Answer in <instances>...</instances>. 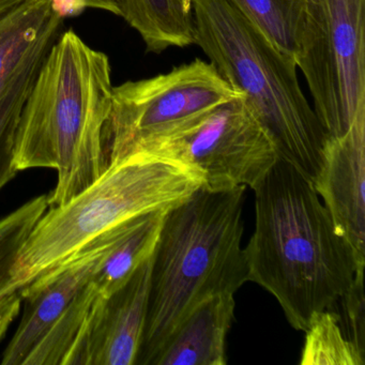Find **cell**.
<instances>
[{
  "label": "cell",
  "instance_id": "cell-5",
  "mask_svg": "<svg viewBox=\"0 0 365 365\" xmlns=\"http://www.w3.org/2000/svg\"><path fill=\"white\" fill-rule=\"evenodd\" d=\"M202 185L198 173L153 153H136L108 164L69 202L48 207L16 257L10 290L61 266L127 220L178 206Z\"/></svg>",
  "mask_w": 365,
  "mask_h": 365
},
{
  "label": "cell",
  "instance_id": "cell-7",
  "mask_svg": "<svg viewBox=\"0 0 365 365\" xmlns=\"http://www.w3.org/2000/svg\"><path fill=\"white\" fill-rule=\"evenodd\" d=\"M240 96L212 63L200 58L114 87L106 125L108 165L142 153L195 117Z\"/></svg>",
  "mask_w": 365,
  "mask_h": 365
},
{
  "label": "cell",
  "instance_id": "cell-18",
  "mask_svg": "<svg viewBox=\"0 0 365 365\" xmlns=\"http://www.w3.org/2000/svg\"><path fill=\"white\" fill-rule=\"evenodd\" d=\"M99 294L89 281L29 352L23 365H63Z\"/></svg>",
  "mask_w": 365,
  "mask_h": 365
},
{
  "label": "cell",
  "instance_id": "cell-21",
  "mask_svg": "<svg viewBox=\"0 0 365 365\" xmlns=\"http://www.w3.org/2000/svg\"><path fill=\"white\" fill-rule=\"evenodd\" d=\"M339 301H341L348 328L346 336L365 356L364 268L356 270L351 285Z\"/></svg>",
  "mask_w": 365,
  "mask_h": 365
},
{
  "label": "cell",
  "instance_id": "cell-12",
  "mask_svg": "<svg viewBox=\"0 0 365 365\" xmlns=\"http://www.w3.org/2000/svg\"><path fill=\"white\" fill-rule=\"evenodd\" d=\"M234 296L217 294L194 307L150 365H225L226 337L235 319Z\"/></svg>",
  "mask_w": 365,
  "mask_h": 365
},
{
  "label": "cell",
  "instance_id": "cell-23",
  "mask_svg": "<svg viewBox=\"0 0 365 365\" xmlns=\"http://www.w3.org/2000/svg\"><path fill=\"white\" fill-rule=\"evenodd\" d=\"M76 11L85 8L103 10L117 16L123 18L125 14V0H73Z\"/></svg>",
  "mask_w": 365,
  "mask_h": 365
},
{
  "label": "cell",
  "instance_id": "cell-3",
  "mask_svg": "<svg viewBox=\"0 0 365 365\" xmlns=\"http://www.w3.org/2000/svg\"><path fill=\"white\" fill-rule=\"evenodd\" d=\"M245 189L196 190L164 217L153 253L144 334L135 365H150L183 318L206 299L247 282Z\"/></svg>",
  "mask_w": 365,
  "mask_h": 365
},
{
  "label": "cell",
  "instance_id": "cell-8",
  "mask_svg": "<svg viewBox=\"0 0 365 365\" xmlns=\"http://www.w3.org/2000/svg\"><path fill=\"white\" fill-rule=\"evenodd\" d=\"M142 153L187 166L211 192L253 189L279 160L274 140L245 96L195 117Z\"/></svg>",
  "mask_w": 365,
  "mask_h": 365
},
{
  "label": "cell",
  "instance_id": "cell-9",
  "mask_svg": "<svg viewBox=\"0 0 365 365\" xmlns=\"http://www.w3.org/2000/svg\"><path fill=\"white\" fill-rule=\"evenodd\" d=\"M153 255L108 297L99 296L63 365H135L144 334Z\"/></svg>",
  "mask_w": 365,
  "mask_h": 365
},
{
  "label": "cell",
  "instance_id": "cell-4",
  "mask_svg": "<svg viewBox=\"0 0 365 365\" xmlns=\"http://www.w3.org/2000/svg\"><path fill=\"white\" fill-rule=\"evenodd\" d=\"M192 14L193 44L242 93L279 159L314 185L328 136L301 88L296 59L279 52L227 0H193Z\"/></svg>",
  "mask_w": 365,
  "mask_h": 365
},
{
  "label": "cell",
  "instance_id": "cell-20",
  "mask_svg": "<svg viewBox=\"0 0 365 365\" xmlns=\"http://www.w3.org/2000/svg\"><path fill=\"white\" fill-rule=\"evenodd\" d=\"M48 209V196L40 195L0 219V297L10 290L12 269L29 235Z\"/></svg>",
  "mask_w": 365,
  "mask_h": 365
},
{
  "label": "cell",
  "instance_id": "cell-14",
  "mask_svg": "<svg viewBox=\"0 0 365 365\" xmlns=\"http://www.w3.org/2000/svg\"><path fill=\"white\" fill-rule=\"evenodd\" d=\"M168 211L144 213L120 224L114 243L91 279L99 296L116 292L153 255Z\"/></svg>",
  "mask_w": 365,
  "mask_h": 365
},
{
  "label": "cell",
  "instance_id": "cell-13",
  "mask_svg": "<svg viewBox=\"0 0 365 365\" xmlns=\"http://www.w3.org/2000/svg\"><path fill=\"white\" fill-rule=\"evenodd\" d=\"M68 16L61 0H25L0 16V96L29 57L58 38Z\"/></svg>",
  "mask_w": 365,
  "mask_h": 365
},
{
  "label": "cell",
  "instance_id": "cell-6",
  "mask_svg": "<svg viewBox=\"0 0 365 365\" xmlns=\"http://www.w3.org/2000/svg\"><path fill=\"white\" fill-rule=\"evenodd\" d=\"M296 61L328 138L365 120V0H305Z\"/></svg>",
  "mask_w": 365,
  "mask_h": 365
},
{
  "label": "cell",
  "instance_id": "cell-22",
  "mask_svg": "<svg viewBox=\"0 0 365 365\" xmlns=\"http://www.w3.org/2000/svg\"><path fill=\"white\" fill-rule=\"evenodd\" d=\"M22 301L20 290L0 297V341L5 336L10 324L18 317Z\"/></svg>",
  "mask_w": 365,
  "mask_h": 365
},
{
  "label": "cell",
  "instance_id": "cell-24",
  "mask_svg": "<svg viewBox=\"0 0 365 365\" xmlns=\"http://www.w3.org/2000/svg\"><path fill=\"white\" fill-rule=\"evenodd\" d=\"M25 0H0V16L9 11L12 8L22 4Z\"/></svg>",
  "mask_w": 365,
  "mask_h": 365
},
{
  "label": "cell",
  "instance_id": "cell-11",
  "mask_svg": "<svg viewBox=\"0 0 365 365\" xmlns=\"http://www.w3.org/2000/svg\"><path fill=\"white\" fill-rule=\"evenodd\" d=\"M313 185L335 230L365 267V120L354 123L341 138H328Z\"/></svg>",
  "mask_w": 365,
  "mask_h": 365
},
{
  "label": "cell",
  "instance_id": "cell-2",
  "mask_svg": "<svg viewBox=\"0 0 365 365\" xmlns=\"http://www.w3.org/2000/svg\"><path fill=\"white\" fill-rule=\"evenodd\" d=\"M112 67L76 31H63L46 53L21 112L14 163L18 172L53 168L48 207L69 202L108 166L106 125L112 110Z\"/></svg>",
  "mask_w": 365,
  "mask_h": 365
},
{
  "label": "cell",
  "instance_id": "cell-15",
  "mask_svg": "<svg viewBox=\"0 0 365 365\" xmlns=\"http://www.w3.org/2000/svg\"><path fill=\"white\" fill-rule=\"evenodd\" d=\"M193 0H125L123 19L142 37L148 53L193 44Z\"/></svg>",
  "mask_w": 365,
  "mask_h": 365
},
{
  "label": "cell",
  "instance_id": "cell-16",
  "mask_svg": "<svg viewBox=\"0 0 365 365\" xmlns=\"http://www.w3.org/2000/svg\"><path fill=\"white\" fill-rule=\"evenodd\" d=\"M286 56L296 59L305 0H227Z\"/></svg>",
  "mask_w": 365,
  "mask_h": 365
},
{
  "label": "cell",
  "instance_id": "cell-1",
  "mask_svg": "<svg viewBox=\"0 0 365 365\" xmlns=\"http://www.w3.org/2000/svg\"><path fill=\"white\" fill-rule=\"evenodd\" d=\"M255 230L245 247L247 281L268 290L292 328L305 331L339 302L358 269L313 183L279 159L253 187Z\"/></svg>",
  "mask_w": 365,
  "mask_h": 365
},
{
  "label": "cell",
  "instance_id": "cell-17",
  "mask_svg": "<svg viewBox=\"0 0 365 365\" xmlns=\"http://www.w3.org/2000/svg\"><path fill=\"white\" fill-rule=\"evenodd\" d=\"M54 42L42 46L29 57L0 96V190L18 173L14 168V153L21 112L42 61Z\"/></svg>",
  "mask_w": 365,
  "mask_h": 365
},
{
  "label": "cell",
  "instance_id": "cell-19",
  "mask_svg": "<svg viewBox=\"0 0 365 365\" xmlns=\"http://www.w3.org/2000/svg\"><path fill=\"white\" fill-rule=\"evenodd\" d=\"M339 315L330 309L318 313L304 331L302 365H364L365 356L347 339Z\"/></svg>",
  "mask_w": 365,
  "mask_h": 365
},
{
  "label": "cell",
  "instance_id": "cell-10",
  "mask_svg": "<svg viewBox=\"0 0 365 365\" xmlns=\"http://www.w3.org/2000/svg\"><path fill=\"white\" fill-rule=\"evenodd\" d=\"M119 225L97 237L70 259L21 288L22 319L3 354V365H23L29 352L69 307L99 269L118 234Z\"/></svg>",
  "mask_w": 365,
  "mask_h": 365
}]
</instances>
